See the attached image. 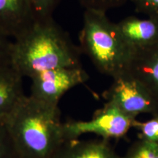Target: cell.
Segmentation results:
<instances>
[{
    "mask_svg": "<svg viewBox=\"0 0 158 158\" xmlns=\"http://www.w3.org/2000/svg\"><path fill=\"white\" fill-rule=\"evenodd\" d=\"M86 9L107 12L108 10L119 7L127 0H78Z\"/></svg>",
    "mask_w": 158,
    "mask_h": 158,
    "instance_id": "obj_15",
    "label": "cell"
},
{
    "mask_svg": "<svg viewBox=\"0 0 158 158\" xmlns=\"http://www.w3.org/2000/svg\"><path fill=\"white\" fill-rule=\"evenodd\" d=\"M37 18L52 16L59 0H31Z\"/></svg>",
    "mask_w": 158,
    "mask_h": 158,
    "instance_id": "obj_17",
    "label": "cell"
},
{
    "mask_svg": "<svg viewBox=\"0 0 158 158\" xmlns=\"http://www.w3.org/2000/svg\"><path fill=\"white\" fill-rule=\"evenodd\" d=\"M122 158H158V144L138 139Z\"/></svg>",
    "mask_w": 158,
    "mask_h": 158,
    "instance_id": "obj_12",
    "label": "cell"
},
{
    "mask_svg": "<svg viewBox=\"0 0 158 158\" xmlns=\"http://www.w3.org/2000/svg\"><path fill=\"white\" fill-rule=\"evenodd\" d=\"M5 122L18 158H52L65 142L59 106L29 94Z\"/></svg>",
    "mask_w": 158,
    "mask_h": 158,
    "instance_id": "obj_2",
    "label": "cell"
},
{
    "mask_svg": "<svg viewBox=\"0 0 158 158\" xmlns=\"http://www.w3.org/2000/svg\"><path fill=\"white\" fill-rule=\"evenodd\" d=\"M79 41L81 51L102 74L114 78L129 70L133 54L106 12L85 10Z\"/></svg>",
    "mask_w": 158,
    "mask_h": 158,
    "instance_id": "obj_3",
    "label": "cell"
},
{
    "mask_svg": "<svg viewBox=\"0 0 158 158\" xmlns=\"http://www.w3.org/2000/svg\"><path fill=\"white\" fill-rule=\"evenodd\" d=\"M52 158H122L107 140H72L61 146Z\"/></svg>",
    "mask_w": 158,
    "mask_h": 158,
    "instance_id": "obj_10",
    "label": "cell"
},
{
    "mask_svg": "<svg viewBox=\"0 0 158 158\" xmlns=\"http://www.w3.org/2000/svg\"><path fill=\"white\" fill-rule=\"evenodd\" d=\"M30 79L29 95L46 103L58 106L62 96L84 84L89 79V75L80 64L43 71Z\"/></svg>",
    "mask_w": 158,
    "mask_h": 158,
    "instance_id": "obj_6",
    "label": "cell"
},
{
    "mask_svg": "<svg viewBox=\"0 0 158 158\" xmlns=\"http://www.w3.org/2000/svg\"><path fill=\"white\" fill-rule=\"evenodd\" d=\"M0 158H18L5 119H0Z\"/></svg>",
    "mask_w": 158,
    "mask_h": 158,
    "instance_id": "obj_14",
    "label": "cell"
},
{
    "mask_svg": "<svg viewBox=\"0 0 158 158\" xmlns=\"http://www.w3.org/2000/svg\"><path fill=\"white\" fill-rule=\"evenodd\" d=\"M117 23L124 43L134 54L158 43V16L125 18Z\"/></svg>",
    "mask_w": 158,
    "mask_h": 158,
    "instance_id": "obj_8",
    "label": "cell"
},
{
    "mask_svg": "<svg viewBox=\"0 0 158 158\" xmlns=\"http://www.w3.org/2000/svg\"><path fill=\"white\" fill-rule=\"evenodd\" d=\"M136 119V118H135ZM134 118L130 117L110 102L97 110L89 120H72L63 123L65 141L78 139L84 134L92 133L105 140L119 139L133 127Z\"/></svg>",
    "mask_w": 158,
    "mask_h": 158,
    "instance_id": "obj_4",
    "label": "cell"
},
{
    "mask_svg": "<svg viewBox=\"0 0 158 158\" xmlns=\"http://www.w3.org/2000/svg\"><path fill=\"white\" fill-rule=\"evenodd\" d=\"M37 19L31 0H0V31L10 39L17 38Z\"/></svg>",
    "mask_w": 158,
    "mask_h": 158,
    "instance_id": "obj_7",
    "label": "cell"
},
{
    "mask_svg": "<svg viewBox=\"0 0 158 158\" xmlns=\"http://www.w3.org/2000/svg\"><path fill=\"white\" fill-rule=\"evenodd\" d=\"M102 96L134 119L140 114H158V100L129 71L114 78Z\"/></svg>",
    "mask_w": 158,
    "mask_h": 158,
    "instance_id": "obj_5",
    "label": "cell"
},
{
    "mask_svg": "<svg viewBox=\"0 0 158 158\" xmlns=\"http://www.w3.org/2000/svg\"><path fill=\"white\" fill-rule=\"evenodd\" d=\"M23 78L12 65L0 68V119H5L26 95Z\"/></svg>",
    "mask_w": 158,
    "mask_h": 158,
    "instance_id": "obj_11",
    "label": "cell"
},
{
    "mask_svg": "<svg viewBox=\"0 0 158 158\" xmlns=\"http://www.w3.org/2000/svg\"><path fill=\"white\" fill-rule=\"evenodd\" d=\"M136 11L148 16H158V0H130Z\"/></svg>",
    "mask_w": 158,
    "mask_h": 158,
    "instance_id": "obj_18",
    "label": "cell"
},
{
    "mask_svg": "<svg viewBox=\"0 0 158 158\" xmlns=\"http://www.w3.org/2000/svg\"><path fill=\"white\" fill-rule=\"evenodd\" d=\"M13 40L0 31V68L11 64Z\"/></svg>",
    "mask_w": 158,
    "mask_h": 158,
    "instance_id": "obj_16",
    "label": "cell"
},
{
    "mask_svg": "<svg viewBox=\"0 0 158 158\" xmlns=\"http://www.w3.org/2000/svg\"><path fill=\"white\" fill-rule=\"evenodd\" d=\"M133 127L138 130V139L158 144V114L147 121L135 119Z\"/></svg>",
    "mask_w": 158,
    "mask_h": 158,
    "instance_id": "obj_13",
    "label": "cell"
},
{
    "mask_svg": "<svg viewBox=\"0 0 158 158\" xmlns=\"http://www.w3.org/2000/svg\"><path fill=\"white\" fill-rule=\"evenodd\" d=\"M128 71L158 100V43L135 53Z\"/></svg>",
    "mask_w": 158,
    "mask_h": 158,
    "instance_id": "obj_9",
    "label": "cell"
},
{
    "mask_svg": "<svg viewBox=\"0 0 158 158\" xmlns=\"http://www.w3.org/2000/svg\"><path fill=\"white\" fill-rule=\"evenodd\" d=\"M11 64L21 76L52 69L80 65L81 49L52 19L37 18L29 28L13 40Z\"/></svg>",
    "mask_w": 158,
    "mask_h": 158,
    "instance_id": "obj_1",
    "label": "cell"
}]
</instances>
